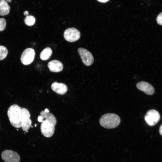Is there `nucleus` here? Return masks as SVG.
I'll list each match as a JSON object with an SVG mask.
<instances>
[{
    "mask_svg": "<svg viewBox=\"0 0 162 162\" xmlns=\"http://www.w3.org/2000/svg\"><path fill=\"white\" fill-rule=\"evenodd\" d=\"M120 119L117 115L111 113L105 114L100 118L99 122L103 127L111 129L118 126L120 122Z\"/></svg>",
    "mask_w": 162,
    "mask_h": 162,
    "instance_id": "nucleus-2",
    "label": "nucleus"
},
{
    "mask_svg": "<svg viewBox=\"0 0 162 162\" xmlns=\"http://www.w3.org/2000/svg\"><path fill=\"white\" fill-rule=\"evenodd\" d=\"M40 116L43 120L45 118V120L55 126L56 124V120L55 116L50 113H46L44 111H42L40 113Z\"/></svg>",
    "mask_w": 162,
    "mask_h": 162,
    "instance_id": "nucleus-13",
    "label": "nucleus"
},
{
    "mask_svg": "<svg viewBox=\"0 0 162 162\" xmlns=\"http://www.w3.org/2000/svg\"><path fill=\"white\" fill-rule=\"evenodd\" d=\"M138 89L145 92L148 95L153 94L154 90L153 86L148 83L145 81H141L136 85Z\"/></svg>",
    "mask_w": 162,
    "mask_h": 162,
    "instance_id": "nucleus-10",
    "label": "nucleus"
},
{
    "mask_svg": "<svg viewBox=\"0 0 162 162\" xmlns=\"http://www.w3.org/2000/svg\"><path fill=\"white\" fill-rule=\"evenodd\" d=\"M156 21L158 24L162 25V12L158 15L156 18Z\"/></svg>",
    "mask_w": 162,
    "mask_h": 162,
    "instance_id": "nucleus-19",
    "label": "nucleus"
},
{
    "mask_svg": "<svg viewBox=\"0 0 162 162\" xmlns=\"http://www.w3.org/2000/svg\"><path fill=\"white\" fill-rule=\"evenodd\" d=\"M35 21V18L33 16L31 15L27 16L24 20L25 23L28 26L33 25L34 24Z\"/></svg>",
    "mask_w": 162,
    "mask_h": 162,
    "instance_id": "nucleus-16",
    "label": "nucleus"
},
{
    "mask_svg": "<svg viewBox=\"0 0 162 162\" xmlns=\"http://www.w3.org/2000/svg\"><path fill=\"white\" fill-rule=\"evenodd\" d=\"M55 126L46 120H43L40 125V130L42 134L46 137H51L54 134Z\"/></svg>",
    "mask_w": 162,
    "mask_h": 162,
    "instance_id": "nucleus-9",
    "label": "nucleus"
},
{
    "mask_svg": "<svg viewBox=\"0 0 162 162\" xmlns=\"http://www.w3.org/2000/svg\"><path fill=\"white\" fill-rule=\"evenodd\" d=\"M98 1L101 3H106L110 0H97Z\"/></svg>",
    "mask_w": 162,
    "mask_h": 162,
    "instance_id": "nucleus-21",
    "label": "nucleus"
},
{
    "mask_svg": "<svg viewBox=\"0 0 162 162\" xmlns=\"http://www.w3.org/2000/svg\"><path fill=\"white\" fill-rule=\"evenodd\" d=\"M35 52L32 48L25 49L22 53L20 58L21 62L24 65H28L31 63L34 60Z\"/></svg>",
    "mask_w": 162,
    "mask_h": 162,
    "instance_id": "nucleus-7",
    "label": "nucleus"
},
{
    "mask_svg": "<svg viewBox=\"0 0 162 162\" xmlns=\"http://www.w3.org/2000/svg\"><path fill=\"white\" fill-rule=\"evenodd\" d=\"M31 127H32H32H32V126H31Z\"/></svg>",
    "mask_w": 162,
    "mask_h": 162,
    "instance_id": "nucleus-27",
    "label": "nucleus"
},
{
    "mask_svg": "<svg viewBox=\"0 0 162 162\" xmlns=\"http://www.w3.org/2000/svg\"><path fill=\"white\" fill-rule=\"evenodd\" d=\"M8 53L7 49L3 46H0V60L4 59L6 57Z\"/></svg>",
    "mask_w": 162,
    "mask_h": 162,
    "instance_id": "nucleus-17",
    "label": "nucleus"
},
{
    "mask_svg": "<svg viewBox=\"0 0 162 162\" xmlns=\"http://www.w3.org/2000/svg\"><path fill=\"white\" fill-rule=\"evenodd\" d=\"M34 125H35V127H36V126H37L36 124H35Z\"/></svg>",
    "mask_w": 162,
    "mask_h": 162,
    "instance_id": "nucleus-26",
    "label": "nucleus"
},
{
    "mask_svg": "<svg viewBox=\"0 0 162 162\" xmlns=\"http://www.w3.org/2000/svg\"><path fill=\"white\" fill-rule=\"evenodd\" d=\"M48 67L50 71L59 72L63 69V65L60 61L54 60L50 61L48 63Z\"/></svg>",
    "mask_w": 162,
    "mask_h": 162,
    "instance_id": "nucleus-11",
    "label": "nucleus"
},
{
    "mask_svg": "<svg viewBox=\"0 0 162 162\" xmlns=\"http://www.w3.org/2000/svg\"><path fill=\"white\" fill-rule=\"evenodd\" d=\"M51 88L54 92L59 94H64L67 91V86L62 83H58L56 82H53L51 86Z\"/></svg>",
    "mask_w": 162,
    "mask_h": 162,
    "instance_id": "nucleus-12",
    "label": "nucleus"
},
{
    "mask_svg": "<svg viewBox=\"0 0 162 162\" xmlns=\"http://www.w3.org/2000/svg\"><path fill=\"white\" fill-rule=\"evenodd\" d=\"M44 112L46 113H49V111L48 109L47 108H46L44 110Z\"/></svg>",
    "mask_w": 162,
    "mask_h": 162,
    "instance_id": "nucleus-24",
    "label": "nucleus"
},
{
    "mask_svg": "<svg viewBox=\"0 0 162 162\" xmlns=\"http://www.w3.org/2000/svg\"><path fill=\"white\" fill-rule=\"evenodd\" d=\"M52 52V50L50 48L47 47L45 48L40 54V58L44 61L48 60L51 56Z\"/></svg>",
    "mask_w": 162,
    "mask_h": 162,
    "instance_id": "nucleus-15",
    "label": "nucleus"
},
{
    "mask_svg": "<svg viewBox=\"0 0 162 162\" xmlns=\"http://www.w3.org/2000/svg\"><path fill=\"white\" fill-rule=\"evenodd\" d=\"M21 109L17 104H13L9 107L7 111L8 116L11 124L16 128L22 127Z\"/></svg>",
    "mask_w": 162,
    "mask_h": 162,
    "instance_id": "nucleus-1",
    "label": "nucleus"
},
{
    "mask_svg": "<svg viewBox=\"0 0 162 162\" xmlns=\"http://www.w3.org/2000/svg\"><path fill=\"white\" fill-rule=\"evenodd\" d=\"M2 159L6 162H19L20 158L18 154L13 151L6 150L1 154Z\"/></svg>",
    "mask_w": 162,
    "mask_h": 162,
    "instance_id": "nucleus-8",
    "label": "nucleus"
},
{
    "mask_svg": "<svg viewBox=\"0 0 162 162\" xmlns=\"http://www.w3.org/2000/svg\"><path fill=\"white\" fill-rule=\"evenodd\" d=\"M30 115L29 111L25 108H21V119L22 128L23 131H28L31 126L32 121L30 119Z\"/></svg>",
    "mask_w": 162,
    "mask_h": 162,
    "instance_id": "nucleus-3",
    "label": "nucleus"
},
{
    "mask_svg": "<svg viewBox=\"0 0 162 162\" xmlns=\"http://www.w3.org/2000/svg\"><path fill=\"white\" fill-rule=\"evenodd\" d=\"M6 26V21L3 18H0V32L4 30Z\"/></svg>",
    "mask_w": 162,
    "mask_h": 162,
    "instance_id": "nucleus-18",
    "label": "nucleus"
},
{
    "mask_svg": "<svg viewBox=\"0 0 162 162\" xmlns=\"http://www.w3.org/2000/svg\"><path fill=\"white\" fill-rule=\"evenodd\" d=\"M64 37L67 41L73 42L78 40L80 38V33L76 28H70L64 31Z\"/></svg>",
    "mask_w": 162,
    "mask_h": 162,
    "instance_id": "nucleus-4",
    "label": "nucleus"
},
{
    "mask_svg": "<svg viewBox=\"0 0 162 162\" xmlns=\"http://www.w3.org/2000/svg\"><path fill=\"white\" fill-rule=\"evenodd\" d=\"M159 133L162 136V124L160 126L159 128Z\"/></svg>",
    "mask_w": 162,
    "mask_h": 162,
    "instance_id": "nucleus-22",
    "label": "nucleus"
},
{
    "mask_svg": "<svg viewBox=\"0 0 162 162\" xmlns=\"http://www.w3.org/2000/svg\"><path fill=\"white\" fill-rule=\"evenodd\" d=\"M28 12L27 11H25L24 12V14L25 16H28Z\"/></svg>",
    "mask_w": 162,
    "mask_h": 162,
    "instance_id": "nucleus-23",
    "label": "nucleus"
},
{
    "mask_svg": "<svg viewBox=\"0 0 162 162\" xmlns=\"http://www.w3.org/2000/svg\"><path fill=\"white\" fill-rule=\"evenodd\" d=\"M43 119L42 117L40 116H39L38 118V120L39 122H42L43 121Z\"/></svg>",
    "mask_w": 162,
    "mask_h": 162,
    "instance_id": "nucleus-20",
    "label": "nucleus"
},
{
    "mask_svg": "<svg viewBox=\"0 0 162 162\" xmlns=\"http://www.w3.org/2000/svg\"><path fill=\"white\" fill-rule=\"evenodd\" d=\"M10 10V6L4 0L0 1V15L4 16L8 14Z\"/></svg>",
    "mask_w": 162,
    "mask_h": 162,
    "instance_id": "nucleus-14",
    "label": "nucleus"
},
{
    "mask_svg": "<svg viewBox=\"0 0 162 162\" xmlns=\"http://www.w3.org/2000/svg\"><path fill=\"white\" fill-rule=\"evenodd\" d=\"M78 51L84 64L89 66L93 64L94 61V58L90 52L82 48H78Z\"/></svg>",
    "mask_w": 162,
    "mask_h": 162,
    "instance_id": "nucleus-6",
    "label": "nucleus"
},
{
    "mask_svg": "<svg viewBox=\"0 0 162 162\" xmlns=\"http://www.w3.org/2000/svg\"><path fill=\"white\" fill-rule=\"evenodd\" d=\"M160 118V114L157 111L151 110L146 113L144 119L148 125L152 126L158 122Z\"/></svg>",
    "mask_w": 162,
    "mask_h": 162,
    "instance_id": "nucleus-5",
    "label": "nucleus"
},
{
    "mask_svg": "<svg viewBox=\"0 0 162 162\" xmlns=\"http://www.w3.org/2000/svg\"><path fill=\"white\" fill-rule=\"evenodd\" d=\"M7 2H11L12 0H6Z\"/></svg>",
    "mask_w": 162,
    "mask_h": 162,
    "instance_id": "nucleus-25",
    "label": "nucleus"
}]
</instances>
